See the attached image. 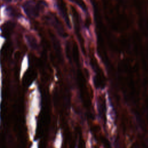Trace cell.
Returning <instances> with one entry per match:
<instances>
[{"label": "cell", "mask_w": 148, "mask_h": 148, "mask_svg": "<svg viewBox=\"0 0 148 148\" xmlns=\"http://www.w3.org/2000/svg\"><path fill=\"white\" fill-rule=\"evenodd\" d=\"M39 2H34L32 1H26L23 4V9L26 14L30 17H35L39 15L41 8Z\"/></svg>", "instance_id": "6da1fadb"}, {"label": "cell", "mask_w": 148, "mask_h": 148, "mask_svg": "<svg viewBox=\"0 0 148 148\" xmlns=\"http://www.w3.org/2000/svg\"><path fill=\"white\" fill-rule=\"evenodd\" d=\"M14 24L12 22L8 21L5 23L1 27L2 34L4 35V36H7L10 35V34L12 32L13 28H14Z\"/></svg>", "instance_id": "7a4b0ae2"}, {"label": "cell", "mask_w": 148, "mask_h": 148, "mask_svg": "<svg viewBox=\"0 0 148 148\" xmlns=\"http://www.w3.org/2000/svg\"><path fill=\"white\" fill-rule=\"evenodd\" d=\"M25 38H26V40H27L29 46H30V47L32 49L36 50L38 49V43H37L36 40L34 36H33L32 35H27L25 36Z\"/></svg>", "instance_id": "3957f363"}, {"label": "cell", "mask_w": 148, "mask_h": 148, "mask_svg": "<svg viewBox=\"0 0 148 148\" xmlns=\"http://www.w3.org/2000/svg\"><path fill=\"white\" fill-rule=\"evenodd\" d=\"M36 73L33 70L28 71L24 76V81L26 83H31L35 77Z\"/></svg>", "instance_id": "277c9868"}, {"label": "cell", "mask_w": 148, "mask_h": 148, "mask_svg": "<svg viewBox=\"0 0 148 148\" xmlns=\"http://www.w3.org/2000/svg\"><path fill=\"white\" fill-rule=\"evenodd\" d=\"M3 1H5V2H9L11 1V0H3Z\"/></svg>", "instance_id": "5b68a950"}]
</instances>
